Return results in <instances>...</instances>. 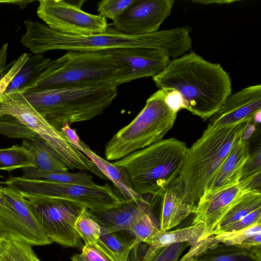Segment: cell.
<instances>
[{"mask_svg": "<svg viewBox=\"0 0 261 261\" xmlns=\"http://www.w3.org/2000/svg\"><path fill=\"white\" fill-rule=\"evenodd\" d=\"M24 25L26 32L20 41L34 54L51 50L99 51L143 47L161 50L170 58H177L185 54L188 45L187 34L182 27L139 36L126 35L114 28H108L102 34L72 35L56 32L30 19L24 21Z\"/></svg>", "mask_w": 261, "mask_h": 261, "instance_id": "6da1fadb", "label": "cell"}, {"mask_svg": "<svg viewBox=\"0 0 261 261\" xmlns=\"http://www.w3.org/2000/svg\"><path fill=\"white\" fill-rule=\"evenodd\" d=\"M161 90L177 92L181 109L203 120L210 118L231 93V81L219 63L207 61L194 52L171 61L152 77Z\"/></svg>", "mask_w": 261, "mask_h": 261, "instance_id": "7a4b0ae2", "label": "cell"}, {"mask_svg": "<svg viewBox=\"0 0 261 261\" xmlns=\"http://www.w3.org/2000/svg\"><path fill=\"white\" fill-rule=\"evenodd\" d=\"M248 120L215 128L209 125L201 137L187 148L182 169L171 186L186 203L196 206L233 146L242 139Z\"/></svg>", "mask_w": 261, "mask_h": 261, "instance_id": "3957f363", "label": "cell"}, {"mask_svg": "<svg viewBox=\"0 0 261 261\" xmlns=\"http://www.w3.org/2000/svg\"><path fill=\"white\" fill-rule=\"evenodd\" d=\"M115 86L32 88L22 93L26 100L51 125L90 120L101 114L117 95Z\"/></svg>", "mask_w": 261, "mask_h": 261, "instance_id": "277c9868", "label": "cell"}, {"mask_svg": "<svg viewBox=\"0 0 261 261\" xmlns=\"http://www.w3.org/2000/svg\"><path fill=\"white\" fill-rule=\"evenodd\" d=\"M187 148L176 138L166 139L112 163L126 173L137 194L161 197L178 176Z\"/></svg>", "mask_w": 261, "mask_h": 261, "instance_id": "5b68a950", "label": "cell"}, {"mask_svg": "<svg viewBox=\"0 0 261 261\" xmlns=\"http://www.w3.org/2000/svg\"><path fill=\"white\" fill-rule=\"evenodd\" d=\"M121 71V67L107 51H69L54 60L28 90L116 86Z\"/></svg>", "mask_w": 261, "mask_h": 261, "instance_id": "8992f818", "label": "cell"}, {"mask_svg": "<svg viewBox=\"0 0 261 261\" xmlns=\"http://www.w3.org/2000/svg\"><path fill=\"white\" fill-rule=\"evenodd\" d=\"M177 112L169 104L166 92L158 90L147 99L137 116L106 143L104 153L107 160H120L162 140L173 127Z\"/></svg>", "mask_w": 261, "mask_h": 261, "instance_id": "52a82bcc", "label": "cell"}, {"mask_svg": "<svg viewBox=\"0 0 261 261\" xmlns=\"http://www.w3.org/2000/svg\"><path fill=\"white\" fill-rule=\"evenodd\" d=\"M0 113L11 115L44 140L58 153L69 169L87 170L100 176L96 165L81 152L59 130L51 125L26 100L19 91L4 93Z\"/></svg>", "mask_w": 261, "mask_h": 261, "instance_id": "ba28073f", "label": "cell"}, {"mask_svg": "<svg viewBox=\"0 0 261 261\" xmlns=\"http://www.w3.org/2000/svg\"><path fill=\"white\" fill-rule=\"evenodd\" d=\"M5 184L24 198L65 200L80 204L91 211H105L122 201L109 184L86 185L13 177Z\"/></svg>", "mask_w": 261, "mask_h": 261, "instance_id": "9c48e42d", "label": "cell"}, {"mask_svg": "<svg viewBox=\"0 0 261 261\" xmlns=\"http://www.w3.org/2000/svg\"><path fill=\"white\" fill-rule=\"evenodd\" d=\"M25 199L33 214L52 243L65 247H83V240L75 226L78 218L87 208L85 206L62 199Z\"/></svg>", "mask_w": 261, "mask_h": 261, "instance_id": "30bf717a", "label": "cell"}, {"mask_svg": "<svg viewBox=\"0 0 261 261\" xmlns=\"http://www.w3.org/2000/svg\"><path fill=\"white\" fill-rule=\"evenodd\" d=\"M0 237L31 246L52 242L33 214L27 199L9 186H0Z\"/></svg>", "mask_w": 261, "mask_h": 261, "instance_id": "8fae6325", "label": "cell"}, {"mask_svg": "<svg viewBox=\"0 0 261 261\" xmlns=\"http://www.w3.org/2000/svg\"><path fill=\"white\" fill-rule=\"evenodd\" d=\"M37 14L50 29L64 34L90 35L105 33L107 19L83 11L64 0H40Z\"/></svg>", "mask_w": 261, "mask_h": 261, "instance_id": "7c38bea8", "label": "cell"}, {"mask_svg": "<svg viewBox=\"0 0 261 261\" xmlns=\"http://www.w3.org/2000/svg\"><path fill=\"white\" fill-rule=\"evenodd\" d=\"M260 175L259 171L241 179L236 185L211 194H203L196 206L192 224H202L204 226L199 241L212 236L225 215L245 193L251 190L260 191Z\"/></svg>", "mask_w": 261, "mask_h": 261, "instance_id": "4fadbf2b", "label": "cell"}, {"mask_svg": "<svg viewBox=\"0 0 261 261\" xmlns=\"http://www.w3.org/2000/svg\"><path fill=\"white\" fill-rule=\"evenodd\" d=\"M121 68L116 86L136 79L154 77L162 72L170 62L165 51L143 47L119 48L106 50Z\"/></svg>", "mask_w": 261, "mask_h": 261, "instance_id": "5bb4252c", "label": "cell"}, {"mask_svg": "<svg viewBox=\"0 0 261 261\" xmlns=\"http://www.w3.org/2000/svg\"><path fill=\"white\" fill-rule=\"evenodd\" d=\"M173 0H136L112 23L113 28L129 35H144L159 31L170 14Z\"/></svg>", "mask_w": 261, "mask_h": 261, "instance_id": "9a60e30c", "label": "cell"}, {"mask_svg": "<svg viewBox=\"0 0 261 261\" xmlns=\"http://www.w3.org/2000/svg\"><path fill=\"white\" fill-rule=\"evenodd\" d=\"M261 111V85L250 86L231 93L210 118L208 125L222 127L252 120Z\"/></svg>", "mask_w": 261, "mask_h": 261, "instance_id": "2e32d148", "label": "cell"}, {"mask_svg": "<svg viewBox=\"0 0 261 261\" xmlns=\"http://www.w3.org/2000/svg\"><path fill=\"white\" fill-rule=\"evenodd\" d=\"M152 210L151 203L143 196L122 201L118 206L102 211H91L89 214L107 232L130 230L135 222Z\"/></svg>", "mask_w": 261, "mask_h": 261, "instance_id": "e0dca14e", "label": "cell"}, {"mask_svg": "<svg viewBox=\"0 0 261 261\" xmlns=\"http://www.w3.org/2000/svg\"><path fill=\"white\" fill-rule=\"evenodd\" d=\"M250 153L249 140L241 139L236 142L204 194H211L239 183L243 166Z\"/></svg>", "mask_w": 261, "mask_h": 261, "instance_id": "ac0fdd59", "label": "cell"}, {"mask_svg": "<svg viewBox=\"0 0 261 261\" xmlns=\"http://www.w3.org/2000/svg\"><path fill=\"white\" fill-rule=\"evenodd\" d=\"M79 150L91 160L108 180L112 182L113 191L122 201L141 197L134 191L127 174L120 168L98 155L84 142Z\"/></svg>", "mask_w": 261, "mask_h": 261, "instance_id": "d6986e66", "label": "cell"}, {"mask_svg": "<svg viewBox=\"0 0 261 261\" xmlns=\"http://www.w3.org/2000/svg\"><path fill=\"white\" fill-rule=\"evenodd\" d=\"M161 197L160 231H168L173 228L195 212L196 206L184 202L179 191L173 186H170Z\"/></svg>", "mask_w": 261, "mask_h": 261, "instance_id": "ffe728a7", "label": "cell"}, {"mask_svg": "<svg viewBox=\"0 0 261 261\" xmlns=\"http://www.w3.org/2000/svg\"><path fill=\"white\" fill-rule=\"evenodd\" d=\"M203 231L202 224L192 225L171 231L159 230L153 237L151 244L141 261H148L158 249L174 244L187 243L190 246V248H192L199 241Z\"/></svg>", "mask_w": 261, "mask_h": 261, "instance_id": "44dd1931", "label": "cell"}, {"mask_svg": "<svg viewBox=\"0 0 261 261\" xmlns=\"http://www.w3.org/2000/svg\"><path fill=\"white\" fill-rule=\"evenodd\" d=\"M22 145L32 155L36 168L44 172H68V168L56 151L39 136L22 139Z\"/></svg>", "mask_w": 261, "mask_h": 261, "instance_id": "7402d4cb", "label": "cell"}, {"mask_svg": "<svg viewBox=\"0 0 261 261\" xmlns=\"http://www.w3.org/2000/svg\"><path fill=\"white\" fill-rule=\"evenodd\" d=\"M53 61L40 54L29 57L11 81L4 93L16 91L23 93Z\"/></svg>", "mask_w": 261, "mask_h": 261, "instance_id": "603a6c76", "label": "cell"}, {"mask_svg": "<svg viewBox=\"0 0 261 261\" xmlns=\"http://www.w3.org/2000/svg\"><path fill=\"white\" fill-rule=\"evenodd\" d=\"M260 207V191L251 190L247 192L225 215L213 232L212 236L222 233L227 227Z\"/></svg>", "mask_w": 261, "mask_h": 261, "instance_id": "cb8c5ba5", "label": "cell"}, {"mask_svg": "<svg viewBox=\"0 0 261 261\" xmlns=\"http://www.w3.org/2000/svg\"><path fill=\"white\" fill-rule=\"evenodd\" d=\"M189 261H260L246 249L237 246L219 243L203 251Z\"/></svg>", "mask_w": 261, "mask_h": 261, "instance_id": "d4e9b609", "label": "cell"}, {"mask_svg": "<svg viewBox=\"0 0 261 261\" xmlns=\"http://www.w3.org/2000/svg\"><path fill=\"white\" fill-rule=\"evenodd\" d=\"M22 178L30 179L44 180L50 181L71 183L86 185L96 184L93 176L85 172L70 173L68 172H44L35 167L22 169Z\"/></svg>", "mask_w": 261, "mask_h": 261, "instance_id": "484cf974", "label": "cell"}, {"mask_svg": "<svg viewBox=\"0 0 261 261\" xmlns=\"http://www.w3.org/2000/svg\"><path fill=\"white\" fill-rule=\"evenodd\" d=\"M99 240L114 254L118 261H128V255L135 247V238L128 230L107 232L101 228Z\"/></svg>", "mask_w": 261, "mask_h": 261, "instance_id": "4316f807", "label": "cell"}, {"mask_svg": "<svg viewBox=\"0 0 261 261\" xmlns=\"http://www.w3.org/2000/svg\"><path fill=\"white\" fill-rule=\"evenodd\" d=\"M36 167L31 153L22 145L0 149V170Z\"/></svg>", "mask_w": 261, "mask_h": 261, "instance_id": "83f0119b", "label": "cell"}, {"mask_svg": "<svg viewBox=\"0 0 261 261\" xmlns=\"http://www.w3.org/2000/svg\"><path fill=\"white\" fill-rule=\"evenodd\" d=\"M30 244L8 239L0 242V261H41Z\"/></svg>", "mask_w": 261, "mask_h": 261, "instance_id": "f1b7e54d", "label": "cell"}, {"mask_svg": "<svg viewBox=\"0 0 261 261\" xmlns=\"http://www.w3.org/2000/svg\"><path fill=\"white\" fill-rule=\"evenodd\" d=\"M159 230V222L152 209L140 216L130 230L135 238V246L142 243L149 246L153 237Z\"/></svg>", "mask_w": 261, "mask_h": 261, "instance_id": "f546056e", "label": "cell"}, {"mask_svg": "<svg viewBox=\"0 0 261 261\" xmlns=\"http://www.w3.org/2000/svg\"><path fill=\"white\" fill-rule=\"evenodd\" d=\"M75 227L85 245L97 242L101 234V227L89 214L87 208H85L78 218Z\"/></svg>", "mask_w": 261, "mask_h": 261, "instance_id": "4dcf8cb0", "label": "cell"}, {"mask_svg": "<svg viewBox=\"0 0 261 261\" xmlns=\"http://www.w3.org/2000/svg\"><path fill=\"white\" fill-rule=\"evenodd\" d=\"M80 254L85 261H118L99 239L95 243L84 245Z\"/></svg>", "mask_w": 261, "mask_h": 261, "instance_id": "1f68e13d", "label": "cell"}, {"mask_svg": "<svg viewBox=\"0 0 261 261\" xmlns=\"http://www.w3.org/2000/svg\"><path fill=\"white\" fill-rule=\"evenodd\" d=\"M136 0H102L97 3L99 15L114 20L122 15Z\"/></svg>", "mask_w": 261, "mask_h": 261, "instance_id": "d6a6232c", "label": "cell"}, {"mask_svg": "<svg viewBox=\"0 0 261 261\" xmlns=\"http://www.w3.org/2000/svg\"><path fill=\"white\" fill-rule=\"evenodd\" d=\"M261 171V147L259 144L251 153L243 166L241 179Z\"/></svg>", "mask_w": 261, "mask_h": 261, "instance_id": "836d02e7", "label": "cell"}, {"mask_svg": "<svg viewBox=\"0 0 261 261\" xmlns=\"http://www.w3.org/2000/svg\"><path fill=\"white\" fill-rule=\"evenodd\" d=\"M260 222L261 207L254 210L241 219L229 226L224 230L222 233L241 230Z\"/></svg>", "mask_w": 261, "mask_h": 261, "instance_id": "e575fe53", "label": "cell"}, {"mask_svg": "<svg viewBox=\"0 0 261 261\" xmlns=\"http://www.w3.org/2000/svg\"><path fill=\"white\" fill-rule=\"evenodd\" d=\"M29 57L28 54L24 53L18 58L15 60L10 69L0 82V102L8 85L28 59Z\"/></svg>", "mask_w": 261, "mask_h": 261, "instance_id": "d590c367", "label": "cell"}, {"mask_svg": "<svg viewBox=\"0 0 261 261\" xmlns=\"http://www.w3.org/2000/svg\"><path fill=\"white\" fill-rule=\"evenodd\" d=\"M188 245L187 243H178L166 247L161 261H177L181 252Z\"/></svg>", "mask_w": 261, "mask_h": 261, "instance_id": "8d00e7d4", "label": "cell"}, {"mask_svg": "<svg viewBox=\"0 0 261 261\" xmlns=\"http://www.w3.org/2000/svg\"><path fill=\"white\" fill-rule=\"evenodd\" d=\"M68 139V140L78 149L81 147L83 142L76 133V130L72 129L68 123L64 124L59 129Z\"/></svg>", "mask_w": 261, "mask_h": 261, "instance_id": "74e56055", "label": "cell"}, {"mask_svg": "<svg viewBox=\"0 0 261 261\" xmlns=\"http://www.w3.org/2000/svg\"><path fill=\"white\" fill-rule=\"evenodd\" d=\"M8 44H4L0 49V82L5 76L13 65V61L6 65L7 48Z\"/></svg>", "mask_w": 261, "mask_h": 261, "instance_id": "f35d334b", "label": "cell"}, {"mask_svg": "<svg viewBox=\"0 0 261 261\" xmlns=\"http://www.w3.org/2000/svg\"><path fill=\"white\" fill-rule=\"evenodd\" d=\"M259 245H261V232L247 237L240 247L248 250L251 247Z\"/></svg>", "mask_w": 261, "mask_h": 261, "instance_id": "ab89813d", "label": "cell"}, {"mask_svg": "<svg viewBox=\"0 0 261 261\" xmlns=\"http://www.w3.org/2000/svg\"><path fill=\"white\" fill-rule=\"evenodd\" d=\"M165 250L166 247L159 248L152 255L148 261H161L164 256Z\"/></svg>", "mask_w": 261, "mask_h": 261, "instance_id": "60d3db41", "label": "cell"}, {"mask_svg": "<svg viewBox=\"0 0 261 261\" xmlns=\"http://www.w3.org/2000/svg\"><path fill=\"white\" fill-rule=\"evenodd\" d=\"M248 251L254 258L261 261V245L253 246Z\"/></svg>", "mask_w": 261, "mask_h": 261, "instance_id": "b9f144b4", "label": "cell"}, {"mask_svg": "<svg viewBox=\"0 0 261 261\" xmlns=\"http://www.w3.org/2000/svg\"><path fill=\"white\" fill-rule=\"evenodd\" d=\"M71 261H85L81 256L80 253L73 254L71 257Z\"/></svg>", "mask_w": 261, "mask_h": 261, "instance_id": "7bdbcfd3", "label": "cell"}, {"mask_svg": "<svg viewBox=\"0 0 261 261\" xmlns=\"http://www.w3.org/2000/svg\"><path fill=\"white\" fill-rule=\"evenodd\" d=\"M2 239V238H1V237H0V242H1Z\"/></svg>", "mask_w": 261, "mask_h": 261, "instance_id": "ee69618b", "label": "cell"}]
</instances>
